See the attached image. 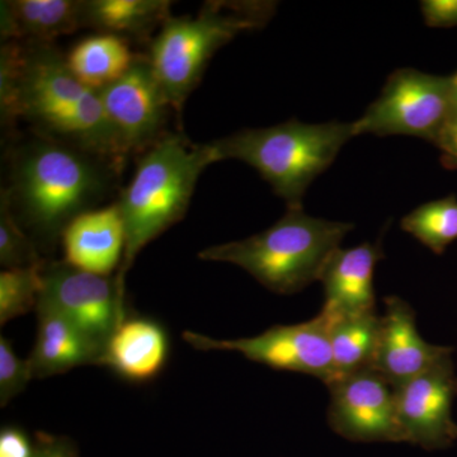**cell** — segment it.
<instances>
[{"instance_id": "cell-25", "label": "cell", "mask_w": 457, "mask_h": 457, "mask_svg": "<svg viewBox=\"0 0 457 457\" xmlns=\"http://www.w3.org/2000/svg\"><path fill=\"white\" fill-rule=\"evenodd\" d=\"M32 370L29 360L17 356L11 342L0 338V404L5 407L14 396L26 389L32 380Z\"/></svg>"}, {"instance_id": "cell-21", "label": "cell", "mask_w": 457, "mask_h": 457, "mask_svg": "<svg viewBox=\"0 0 457 457\" xmlns=\"http://www.w3.org/2000/svg\"><path fill=\"white\" fill-rule=\"evenodd\" d=\"M320 314L328 324L336 378L372 368L380 333V315L376 312L341 317Z\"/></svg>"}, {"instance_id": "cell-18", "label": "cell", "mask_w": 457, "mask_h": 457, "mask_svg": "<svg viewBox=\"0 0 457 457\" xmlns=\"http://www.w3.org/2000/svg\"><path fill=\"white\" fill-rule=\"evenodd\" d=\"M82 27L83 0H7L0 5V32L5 42L54 44Z\"/></svg>"}, {"instance_id": "cell-27", "label": "cell", "mask_w": 457, "mask_h": 457, "mask_svg": "<svg viewBox=\"0 0 457 457\" xmlns=\"http://www.w3.org/2000/svg\"><path fill=\"white\" fill-rule=\"evenodd\" d=\"M36 444L16 427H7L0 432V457H35Z\"/></svg>"}, {"instance_id": "cell-8", "label": "cell", "mask_w": 457, "mask_h": 457, "mask_svg": "<svg viewBox=\"0 0 457 457\" xmlns=\"http://www.w3.org/2000/svg\"><path fill=\"white\" fill-rule=\"evenodd\" d=\"M183 339L198 351H230L275 370L299 372L329 385L336 378L332 345L326 318L293 326H275L249 338L216 339L186 330Z\"/></svg>"}, {"instance_id": "cell-19", "label": "cell", "mask_w": 457, "mask_h": 457, "mask_svg": "<svg viewBox=\"0 0 457 457\" xmlns=\"http://www.w3.org/2000/svg\"><path fill=\"white\" fill-rule=\"evenodd\" d=\"M171 4L168 0H83V26L140 40L171 17Z\"/></svg>"}, {"instance_id": "cell-5", "label": "cell", "mask_w": 457, "mask_h": 457, "mask_svg": "<svg viewBox=\"0 0 457 457\" xmlns=\"http://www.w3.org/2000/svg\"><path fill=\"white\" fill-rule=\"evenodd\" d=\"M352 228L350 222L312 218L303 209H287L266 230L209 246L198 257L236 264L272 293L296 294L319 281L327 261Z\"/></svg>"}, {"instance_id": "cell-7", "label": "cell", "mask_w": 457, "mask_h": 457, "mask_svg": "<svg viewBox=\"0 0 457 457\" xmlns=\"http://www.w3.org/2000/svg\"><path fill=\"white\" fill-rule=\"evenodd\" d=\"M456 99L453 77L404 68L394 71L380 96L354 121L357 137H413L437 143Z\"/></svg>"}, {"instance_id": "cell-15", "label": "cell", "mask_w": 457, "mask_h": 457, "mask_svg": "<svg viewBox=\"0 0 457 457\" xmlns=\"http://www.w3.org/2000/svg\"><path fill=\"white\" fill-rule=\"evenodd\" d=\"M66 263L95 273L110 276L121 266L126 233L119 204L98 207L77 216L62 236Z\"/></svg>"}, {"instance_id": "cell-2", "label": "cell", "mask_w": 457, "mask_h": 457, "mask_svg": "<svg viewBox=\"0 0 457 457\" xmlns=\"http://www.w3.org/2000/svg\"><path fill=\"white\" fill-rule=\"evenodd\" d=\"M125 165L33 134L12 146L0 198L25 231L50 245L77 216L112 196Z\"/></svg>"}, {"instance_id": "cell-13", "label": "cell", "mask_w": 457, "mask_h": 457, "mask_svg": "<svg viewBox=\"0 0 457 457\" xmlns=\"http://www.w3.org/2000/svg\"><path fill=\"white\" fill-rule=\"evenodd\" d=\"M453 351L450 347L431 345L420 337L416 312L405 300L398 296L385 297V314L381 315L372 369L393 386L423 374Z\"/></svg>"}, {"instance_id": "cell-14", "label": "cell", "mask_w": 457, "mask_h": 457, "mask_svg": "<svg viewBox=\"0 0 457 457\" xmlns=\"http://www.w3.org/2000/svg\"><path fill=\"white\" fill-rule=\"evenodd\" d=\"M383 258L380 245L372 243L337 249L319 278L326 299L320 312L341 317L376 312L374 275Z\"/></svg>"}, {"instance_id": "cell-26", "label": "cell", "mask_w": 457, "mask_h": 457, "mask_svg": "<svg viewBox=\"0 0 457 457\" xmlns=\"http://www.w3.org/2000/svg\"><path fill=\"white\" fill-rule=\"evenodd\" d=\"M427 26L446 29L457 26V0H425L420 3Z\"/></svg>"}, {"instance_id": "cell-3", "label": "cell", "mask_w": 457, "mask_h": 457, "mask_svg": "<svg viewBox=\"0 0 457 457\" xmlns=\"http://www.w3.org/2000/svg\"><path fill=\"white\" fill-rule=\"evenodd\" d=\"M219 162L212 144L192 143L182 132H168L139 155L130 182L119 194L125 224V253L116 281L125 276L141 249L185 218L198 179Z\"/></svg>"}, {"instance_id": "cell-20", "label": "cell", "mask_w": 457, "mask_h": 457, "mask_svg": "<svg viewBox=\"0 0 457 457\" xmlns=\"http://www.w3.org/2000/svg\"><path fill=\"white\" fill-rule=\"evenodd\" d=\"M135 57L126 38L96 33L78 42L66 56V62L80 83L98 92L119 80Z\"/></svg>"}, {"instance_id": "cell-4", "label": "cell", "mask_w": 457, "mask_h": 457, "mask_svg": "<svg viewBox=\"0 0 457 457\" xmlns=\"http://www.w3.org/2000/svg\"><path fill=\"white\" fill-rule=\"evenodd\" d=\"M356 137L354 121L312 125L290 120L270 128L245 129L210 144L219 162L236 159L251 165L287 209H303L312 183Z\"/></svg>"}, {"instance_id": "cell-24", "label": "cell", "mask_w": 457, "mask_h": 457, "mask_svg": "<svg viewBox=\"0 0 457 457\" xmlns=\"http://www.w3.org/2000/svg\"><path fill=\"white\" fill-rule=\"evenodd\" d=\"M37 246L0 198V263L4 270L42 263Z\"/></svg>"}, {"instance_id": "cell-30", "label": "cell", "mask_w": 457, "mask_h": 457, "mask_svg": "<svg viewBox=\"0 0 457 457\" xmlns=\"http://www.w3.org/2000/svg\"><path fill=\"white\" fill-rule=\"evenodd\" d=\"M453 77V84H455L456 89H457V71L455 74L451 75Z\"/></svg>"}, {"instance_id": "cell-10", "label": "cell", "mask_w": 457, "mask_h": 457, "mask_svg": "<svg viewBox=\"0 0 457 457\" xmlns=\"http://www.w3.org/2000/svg\"><path fill=\"white\" fill-rule=\"evenodd\" d=\"M98 95L126 159L143 154L168 134L171 107L146 55H137L130 69Z\"/></svg>"}, {"instance_id": "cell-1", "label": "cell", "mask_w": 457, "mask_h": 457, "mask_svg": "<svg viewBox=\"0 0 457 457\" xmlns=\"http://www.w3.org/2000/svg\"><path fill=\"white\" fill-rule=\"evenodd\" d=\"M3 125L18 120L33 134L126 165L98 92L78 80L54 44L5 42L0 51Z\"/></svg>"}, {"instance_id": "cell-29", "label": "cell", "mask_w": 457, "mask_h": 457, "mask_svg": "<svg viewBox=\"0 0 457 457\" xmlns=\"http://www.w3.org/2000/svg\"><path fill=\"white\" fill-rule=\"evenodd\" d=\"M35 457H79L73 444L65 438L40 436L36 444Z\"/></svg>"}, {"instance_id": "cell-6", "label": "cell", "mask_w": 457, "mask_h": 457, "mask_svg": "<svg viewBox=\"0 0 457 457\" xmlns=\"http://www.w3.org/2000/svg\"><path fill=\"white\" fill-rule=\"evenodd\" d=\"M276 9V2L216 0L204 3L195 16L168 18L146 57L171 110L182 111L222 46L242 32L269 25Z\"/></svg>"}, {"instance_id": "cell-17", "label": "cell", "mask_w": 457, "mask_h": 457, "mask_svg": "<svg viewBox=\"0 0 457 457\" xmlns=\"http://www.w3.org/2000/svg\"><path fill=\"white\" fill-rule=\"evenodd\" d=\"M170 343L161 324L150 319H128L120 324L104 348L101 365L135 383L156 378L167 362Z\"/></svg>"}, {"instance_id": "cell-11", "label": "cell", "mask_w": 457, "mask_h": 457, "mask_svg": "<svg viewBox=\"0 0 457 457\" xmlns=\"http://www.w3.org/2000/svg\"><path fill=\"white\" fill-rule=\"evenodd\" d=\"M330 428L352 442H404L396 413L395 386L374 369L342 376L328 385Z\"/></svg>"}, {"instance_id": "cell-22", "label": "cell", "mask_w": 457, "mask_h": 457, "mask_svg": "<svg viewBox=\"0 0 457 457\" xmlns=\"http://www.w3.org/2000/svg\"><path fill=\"white\" fill-rule=\"evenodd\" d=\"M402 228L433 253H444L457 240V198L445 197L420 204L403 218Z\"/></svg>"}, {"instance_id": "cell-16", "label": "cell", "mask_w": 457, "mask_h": 457, "mask_svg": "<svg viewBox=\"0 0 457 457\" xmlns=\"http://www.w3.org/2000/svg\"><path fill=\"white\" fill-rule=\"evenodd\" d=\"M37 336L29 362L33 378H47L79 366L101 365L104 350L55 309L38 303Z\"/></svg>"}, {"instance_id": "cell-23", "label": "cell", "mask_w": 457, "mask_h": 457, "mask_svg": "<svg viewBox=\"0 0 457 457\" xmlns=\"http://www.w3.org/2000/svg\"><path fill=\"white\" fill-rule=\"evenodd\" d=\"M45 262L29 267L3 270L0 272V324L22 317L37 308L42 290Z\"/></svg>"}, {"instance_id": "cell-12", "label": "cell", "mask_w": 457, "mask_h": 457, "mask_svg": "<svg viewBox=\"0 0 457 457\" xmlns=\"http://www.w3.org/2000/svg\"><path fill=\"white\" fill-rule=\"evenodd\" d=\"M396 413L404 442L428 451L444 450L457 440L453 403L457 375L450 356L395 387Z\"/></svg>"}, {"instance_id": "cell-9", "label": "cell", "mask_w": 457, "mask_h": 457, "mask_svg": "<svg viewBox=\"0 0 457 457\" xmlns=\"http://www.w3.org/2000/svg\"><path fill=\"white\" fill-rule=\"evenodd\" d=\"M38 303L64 315L104 352L126 319L125 293L116 278L75 269L65 261L44 264Z\"/></svg>"}, {"instance_id": "cell-28", "label": "cell", "mask_w": 457, "mask_h": 457, "mask_svg": "<svg viewBox=\"0 0 457 457\" xmlns=\"http://www.w3.org/2000/svg\"><path fill=\"white\" fill-rule=\"evenodd\" d=\"M436 146L441 150L442 163L447 168H457V89L455 104Z\"/></svg>"}]
</instances>
